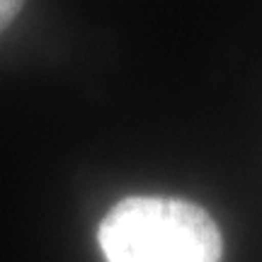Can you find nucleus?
<instances>
[{
    "instance_id": "1",
    "label": "nucleus",
    "mask_w": 262,
    "mask_h": 262,
    "mask_svg": "<svg viewBox=\"0 0 262 262\" xmlns=\"http://www.w3.org/2000/svg\"><path fill=\"white\" fill-rule=\"evenodd\" d=\"M107 262H221L224 238L211 214L178 196H126L97 228Z\"/></svg>"
},
{
    "instance_id": "2",
    "label": "nucleus",
    "mask_w": 262,
    "mask_h": 262,
    "mask_svg": "<svg viewBox=\"0 0 262 262\" xmlns=\"http://www.w3.org/2000/svg\"><path fill=\"white\" fill-rule=\"evenodd\" d=\"M22 5H25V0H0V34L15 22Z\"/></svg>"
}]
</instances>
